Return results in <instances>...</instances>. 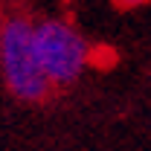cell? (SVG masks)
Returning a JSON list of instances; mask_svg holds the SVG:
<instances>
[{
  "mask_svg": "<svg viewBox=\"0 0 151 151\" xmlns=\"http://www.w3.org/2000/svg\"><path fill=\"white\" fill-rule=\"evenodd\" d=\"M0 70L9 90L23 102H41L52 90V81L44 73V64L35 44V20L26 15H12L3 20V47Z\"/></svg>",
  "mask_w": 151,
  "mask_h": 151,
  "instance_id": "6da1fadb",
  "label": "cell"
},
{
  "mask_svg": "<svg viewBox=\"0 0 151 151\" xmlns=\"http://www.w3.org/2000/svg\"><path fill=\"white\" fill-rule=\"evenodd\" d=\"M35 44L44 64V73L52 81V87H67L81 76L87 67V44L67 20L44 18L35 20Z\"/></svg>",
  "mask_w": 151,
  "mask_h": 151,
  "instance_id": "7a4b0ae2",
  "label": "cell"
},
{
  "mask_svg": "<svg viewBox=\"0 0 151 151\" xmlns=\"http://www.w3.org/2000/svg\"><path fill=\"white\" fill-rule=\"evenodd\" d=\"M0 47H3V20H0Z\"/></svg>",
  "mask_w": 151,
  "mask_h": 151,
  "instance_id": "3957f363",
  "label": "cell"
}]
</instances>
